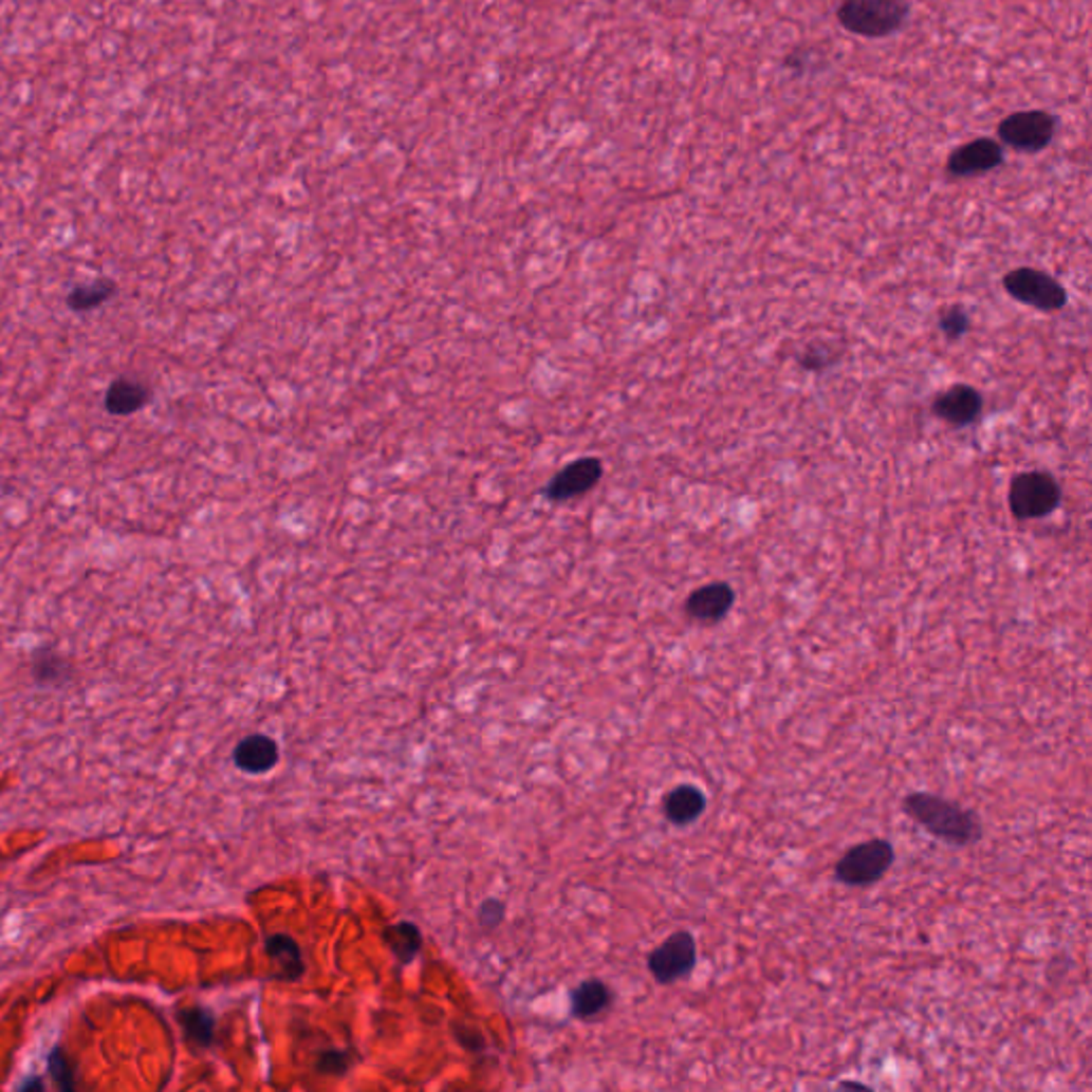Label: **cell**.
Instances as JSON below:
<instances>
[{"label":"cell","instance_id":"8","mask_svg":"<svg viewBox=\"0 0 1092 1092\" xmlns=\"http://www.w3.org/2000/svg\"><path fill=\"white\" fill-rule=\"evenodd\" d=\"M604 465L597 457H578L563 465L542 489V496L551 502H568L585 496L599 482Z\"/></svg>","mask_w":1092,"mask_h":1092},{"label":"cell","instance_id":"14","mask_svg":"<svg viewBox=\"0 0 1092 1092\" xmlns=\"http://www.w3.org/2000/svg\"><path fill=\"white\" fill-rule=\"evenodd\" d=\"M706 809V796L696 785H679L664 798V815L674 826L696 821Z\"/></svg>","mask_w":1092,"mask_h":1092},{"label":"cell","instance_id":"18","mask_svg":"<svg viewBox=\"0 0 1092 1092\" xmlns=\"http://www.w3.org/2000/svg\"><path fill=\"white\" fill-rule=\"evenodd\" d=\"M184 1029L190 1039H195L199 1043H209L211 1033H214V1020L203 1010H188L184 1014Z\"/></svg>","mask_w":1092,"mask_h":1092},{"label":"cell","instance_id":"17","mask_svg":"<svg viewBox=\"0 0 1092 1092\" xmlns=\"http://www.w3.org/2000/svg\"><path fill=\"white\" fill-rule=\"evenodd\" d=\"M395 954L402 958H412V954L419 949V930L412 924H400L387 932Z\"/></svg>","mask_w":1092,"mask_h":1092},{"label":"cell","instance_id":"5","mask_svg":"<svg viewBox=\"0 0 1092 1092\" xmlns=\"http://www.w3.org/2000/svg\"><path fill=\"white\" fill-rule=\"evenodd\" d=\"M1003 286L1016 301L1041 312H1058L1067 303L1065 286L1056 278L1033 267L1010 272L1003 278Z\"/></svg>","mask_w":1092,"mask_h":1092},{"label":"cell","instance_id":"6","mask_svg":"<svg viewBox=\"0 0 1092 1092\" xmlns=\"http://www.w3.org/2000/svg\"><path fill=\"white\" fill-rule=\"evenodd\" d=\"M1056 133V117L1045 111H1018L999 125V137L1020 152L1045 150Z\"/></svg>","mask_w":1092,"mask_h":1092},{"label":"cell","instance_id":"15","mask_svg":"<svg viewBox=\"0 0 1092 1092\" xmlns=\"http://www.w3.org/2000/svg\"><path fill=\"white\" fill-rule=\"evenodd\" d=\"M613 995L609 986L599 980H589L572 993V1012L578 1018H593L609 1007Z\"/></svg>","mask_w":1092,"mask_h":1092},{"label":"cell","instance_id":"12","mask_svg":"<svg viewBox=\"0 0 1092 1092\" xmlns=\"http://www.w3.org/2000/svg\"><path fill=\"white\" fill-rule=\"evenodd\" d=\"M233 760L244 773L263 775L278 764L280 752L274 739L265 735H253L235 747Z\"/></svg>","mask_w":1092,"mask_h":1092},{"label":"cell","instance_id":"11","mask_svg":"<svg viewBox=\"0 0 1092 1092\" xmlns=\"http://www.w3.org/2000/svg\"><path fill=\"white\" fill-rule=\"evenodd\" d=\"M735 599L737 593L727 582H708L689 593L685 613L700 624H717L733 611Z\"/></svg>","mask_w":1092,"mask_h":1092},{"label":"cell","instance_id":"20","mask_svg":"<svg viewBox=\"0 0 1092 1092\" xmlns=\"http://www.w3.org/2000/svg\"><path fill=\"white\" fill-rule=\"evenodd\" d=\"M836 360V352L823 344H815V346H809L804 348L802 356L798 358L800 366L809 372H821V370H828L830 366H834Z\"/></svg>","mask_w":1092,"mask_h":1092},{"label":"cell","instance_id":"1","mask_svg":"<svg viewBox=\"0 0 1092 1092\" xmlns=\"http://www.w3.org/2000/svg\"><path fill=\"white\" fill-rule=\"evenodd\" d=\"M903 811L930 836L954 847H968L980 843L984 836V828L976 811L934 794H909L903 800Z\"/></svg>","mask_w":1092,"mask_h":1092},{"label":"cell","instance_id":"21","mask_svg":"<svg viewBox=\"0 0 1092 1092\" xmlns=\"http://www.w3.org/2000/svg\"><path fill=\"white\" fill-rule=\"evenodd\" d=\"M50 1067H52V1075L58 1079V1084L62 1088H73V1081H71V1071H69V1062L60 1056V1052L56 1050L54 1052V1058L50 1060Z\"/></svg>","mask_w":1092,"mask_h":1092},{"label":"cell","instance_id":"7","mask_svg":"<svg viewBox=\"0 0 1092 1092\" xmlns=\"http://www.w3.org/2000/svg\"><path fill=\"white\" fill-rule=\"evenodd\" d=\"M698 949L696 939L687 930H679L670 934L658 949L651 951L647 964L651 976L660 984H674L681 978L689 976L696 966Z\"/></svg>","mask_w":1092,"mask_h":1092},{"label":"cell","instance_id":"4","mask_svg":"<svg viewBox=\"0 0 1092 1092\" xmlns=\"http://www.w3.org/2000/svg\"><path fill=\"white\" fill-rule=\"evenodd\" d=\"M1060 484L1048 471H1022L1012 480L1010 508L1016 519L1031 521L1052 515L1060 506Z\"/></svg>","mask_w":1092,"mask_h":1092},{"label":"cell","instance_id":"2","mask_svg":"<svg viewBox=\"0 0 1092 1092\" xmlns=\"http://www.w3.org/2000/svg\"><path fill=\"white\" fill-rule=\"evenodd\" d=\"M909 16L905 0H843L836 12L840 26L867 39H884L899 33Z\"/></svg>","mask_w":1092,"mask_h":1092},{"label":"cell","instance_id":"3","mask_svg":"<svg viewBox=\"0 0 1092 1092\" xmlns=\"http://www.w3.org/2000/svg\"><path fill=\"white\" fill-rule=\"evenodd\" d=\"M894 865V847L886 838H873L847 849L834 865V877L845 886H871L880 882Z\"/></svg>","mask_w":1092,"mask_h":1092},{"label":"cell","instance_id":"9","mask_svg":"<svg viewBox=\"0 0 1092 1092\" xmlns=\"http://www.w3.org/2000/svg\"><path fill=\"white\" fill-rule=\"evenodd\" d=\"M984 410V397L978 389L968 385H951L947 391L934 397L932 412L951 427L974 425Z\"/></svg>","mask_w":1092,"mask_h":1092},{"label":"cell","instance_id":"19","mask_svg":"<svg viewBox=\"0 0 1092 1092\" xmlns=\"http://www.w3.org/2000/svg\"><path fill=\"white\" fill-rule=\"evenodd\" d=\"M939 329L943 331V335L947 339H960L964 333H968L970 329V318L968 314L960 308V306H954L949 310H945L939 318Z\"/></svg>","mask_w":1092,"mask_h":1092},{"label":"cell","instance_id":"10","mask_svg":"<svg viewBox=\"0 0 1092 1092\" xmlns=\"http://www.w3.org/2000/svg\"><path fill=\"white\" fill-rule=\"evenodd\" d=\"M1005 154L1003 148L995 140H976L968 142L962 148L954 150L947 159V171L956 178H970V175H982L999 165H1003Z\"/></svg>","mask_w":1092,"mask_h":1092},{"label":"cell","instance_id":"16","mask_svg":"<svg viewBox=\"0 0 1092 1092\" xmlns=\"http://www.w3.org/2000/svg\"><path fill=\"white\" fill-rule=\"evenodd\" d=\"M113 295H115V282L109 280V278H98V280H92L88 284L75 286L69 293L67 303L75 312H88V310H94V308L103 306Z\"/></svg>","mask_w":1092,"mask_h":1092},{"label":"cell","instance_id":"13","mask_svg":"<svg viewBox=\"0 0 1092 1092\" xmlns=\"http://www.w3.org/2000/svg\"><path fill=\"white\" fill-rule=\"evenodd\" d=\"M150 402V389L135 378H115L105 393V408L113 417H131L146 408Z\"/></svg>","mask_w":1092,"mask_h":1092}]
</instances>
